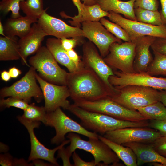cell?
Masks as SVG:
<instances>
[{
    "instance_id": "cell-1",
    "label": "cell",
    "mask_w": 166,
    "mask_h": 166,
    "mask_svg": "<svg viewBox=\"0 0 166 166\" xmlns=\"http://www.w3.org/2000/svg\"><path fill=\"white\" fill-rule=\"evenodd\" d=\"M67 137L70 140V145L65 148L64 147L58 150L57 158L62 159L63 166H73L70 162V158L77 149L90 153L97 166H108L111 164L113 166H122L116 154L99 138H89L86 141L73 132L68 133Z\"/></svg>"
},
{
    "instance_id": "cell-2",
    "label": "cell",
    "mask_w": 166,
    "mask_h": 166,
    "mask_svg": "<svg viewBox=\"0 0 166 166\" xmlns=\"http://www.w3.org/2000/svg\"><path fill=\"white\" fill-rule=\"evenodd\" d=\"M67 86L74 102L94 101L109 97L110 94L99 77L92 70L84 67L69 72Z\"/></svg>"
},
{
    "instance_id": "cell-3",
    "label": "cell",
    "mask_w": 166,
    "mask_h": 166,
    "mask_svg": "<svg viewBox=\"0 0 166 166\" xmlns=\"http://www.w3.org/2000/svg\"><path fill=\"white\" fill-rule=\"evenodd\" d=\"M68 110L81 120L85 128L103 136L106 132L128 127H148V120L133 122L120 120L103 114L86 110L74 104Z\"/></svg>"
},
{
    "instance_id": "cell-4",
    "label": "cell",
    "mask_w": 166,
    "mask_h": 166,
    "mask_svg": "<svg viewBox=\"0 0 166 166\" xmlns=\"http://www.w3.org/2000/svg\"><path fill=\"white\" fill-rule=\"evenodd\" d=\"M46 46H41L30 58L29 64L39 73V75L49 83L67 85L69 73L61 68Z\"/></svg>"
},
{
    "instance_id": "cell-5",
    "label": "cell",
    "mask_w": 166,
    "mask_h": 166,
    "mask_svg": "<svg viewBox=\"0 0 166 166\" xmlns=\"http://www.w3.org/2000/svg\"><path fill=\"white\" fill-rule=\"evenodd\" d=\"M118 92L109 97L122 106L137 110L159 101V92L150 87L138 85H129L118 89Z\"/></svg>"
},
{
    "instance_id": "cell-6",
    "label": "cell",
    "mask_w": 166,
    "mask_h": 166,
    "mask_svg": "<svg viewBox=\"0 0 166 166\" xmlns=\"http://www.w3.org/2000/svg\"><path fill=\"white\" fill-rule=\"evenodd\" d=\"M73 104L86 110L103 114L120 120L133 122L148 120L137 110L128 109L109 97L94 101H76Z\"/></svg>"
},
{
    "instance_id": "cell-7",
    "label": "cell",
    "mask_w": 166,
    "mask_h": 166,
    "mask_svg": "<svg viewBox=\"0 0 166 166\" xmlns=\"http://www.w3.org/2000/svg\"><path fill=\"white\" fill-rule=\"evenodd\" d=\"M44 124L54 128L55 130L56 134L51 140V143L53 144L61 143L65 140L66 134L71 132L82 135L89 138H99V135L86 129L80 124L69 117L60 107L47 113Z\"/></svg>"
},
{
    "instance_id": "cell-8",
    "label": "cell",
    "mask_w": 166,
    "mask_h": 166,
    "mask_svg": "<svg viewBox=\"0 0 166 166\" xmlns=\"http://www.w3.org/2000/svg\"><path fill=\"white\" fill-rule=\"evenodd\" d=\"M36 73L35 69L31 66L21 79L11 85L4 87L1 89V97H14L29 102L33 97L37 102H40L43 96L40 87L36 82Z\"/></svg>"
},
{
    "instance_id": "cell-9",
    "label": "cell",
    "mask_w": 166,
    "mask_h": 166,
    "mask_svg": "<svg viewBox=\"0 0 166 166\" xmlns=\"http://www.w3.org/2000/svg\"><path fill=\"white\" fill-rule=\"evenodd\" d=\"M82 51L84 66L92 70L99 77L108 90L110 97L117 93L119 90L112 85L109 80L110 76L114 75V72L105 62L95 45L90 41L85 42Z\"/></svg>"
},
{
    "instance_id": "cell-10",
    "label": "cell",
    "mask_w": 166,
    "mask_h": 166,
    "mask_svg": "<svg viewBox=\"0 0 166 166\" xmlns=\"http://www.w3.org/2000/svg\"><path fill=\"white\" fill-rule=\"evenodd\" d=\"M136 44L134 42H114L110 46L109 53L103 58L112 69L127 73H135L133 66Z\"/></svg>"
},
{
    "instance_id": "cell-11",
    "label": "cell",
    "mask_w": 166,
    "mask_h": 166,
    "mask_svg": "<svg viewBox=\"0 0 166 166\" xmlns=\"http://www.w3.org/2000/svg\"><path fill=\"white\" fill-rule=\"evenodd\" d=\"M163 135L157 130L145 127L117 129L107 132L103 136L115 143L122 145L132 142L152 144Z\"/></svg>"
},
{
    "instance_id": "cell-12",
    "label": "cell",
    "mask_w": 166,
    "mask_h": 166,
    "mask_svg": "<svg viewBox=\"0 0 166 166\" xmlns=\"http://www.w3.org/2000/svg\"><path fill=\"white\" fill-rule=\"evenodd\" d=\"M108 17L110 20L118 24L126 31L131 41L136 38L145 36L166 38L165 24L155 26L132 20L112 11L109 12Z\"/></svg>"
},
{
    "instance_id": "cell-13",
    "label": "cell",
    "mask_w": 166,
    "mask_h": 166,
    "mask_svg": "<svg viewBox=\"0 0 166 166\" xmlns=\"http://www.w3.org/2000/svg\"><path fill=\"white\" fill-rule=\"evenodd\" d=\"M114 75L109 78L110 84L117 89L129 85H138L157 90H166V78L150 75L146 73H125L114 72Z\"/></svg>"
},
{
    "instance_id": "cell-14",
    "label": "cell",
    "mask_w": 166,
    "mask_h": 166,
    "mask_svg": "<svg viewBox=\"0 0 166 166\" xmlns=\"http://www.w3.org/2000/svg\"><path fill=\"white\" fill-rule=\"evenodd\" d=\"M36 77L43 94L45 102L44 107L47 113L53 111L59 107L68 110L71 104L67 99L70 96L67 86L48 82L37 73Z\"/></svg>"
},
{
    "instance_id": "cell-15",
    "label": "cell",
    "mask_w": 166,
    "mask_h": 166,
    "mask_svg": "<svg viewBox=\"0 0 166 166\" xmlns=\"http://www.w3.org/2000/svg\"><path fill=\"white\" fill-rule=\"evenodd\" d=\"M18 121L27 129L29 134L31 144V151L28 161L30 162L36 159L46 160L55 166H59L57 159L54 157L56 152L70 142L69 140H65L61 144L52 149L45 147L38 140L34 132V129L39 127V121H27L21 116L17 117Z\"/></svg>"
},
{
    "instance_id": "cell-16",
    "label": "cell",
    "mask_w": 166,
    "mask_h": 166,
    "mask_svg": "<svg viewBox=\"0 0 166 166\" xmlns=\"http://www.w3.org/2000/svg\"><path fill=\"white\" fill-rule=\"evenodd\" d=\"M84 37L93 43L104 58L109 53L110 45L114 42L121 43V40L110 32L99 21L85 22L81 23Z\"/></svg>"
},
{
    "instance_id": "cell-17",
    "label": "cell",
    "mask_w": 166,
    "mask_h": 166,
    "mask_svg": "<svg viewBox=\"0 0 166 166\" xmlns=\"http://www.w3.org/2000/svg\"><path fill=\"white\" fill-rule=\"evenodd\" d=\"M47 9H45L37 22L48 36L60 39L72 38L81 41L84 37L82 29L70 26L63 20L49 15L46 12Z\"/></svg>"
},
{
    "instance_id": "cell-18",
    "label": "cell",
    "mask_w": 166,
    "mask_h": 166,
    "mask_svg": "<svg viewBox=\"0 0 166 166\" xmlns=\"http://www.w3.org/2000/svg\"><path fill=\"white\" fill-rule=\"evenodd\" d=\"M47 34L37 22L33 24L29 32L18 40L20 59L22 64L29 66L27 57L37 51Z\"/></svg>"
},
{
    "instance_id": "cell-19",
    "label": "cell",
    "mask_w": 166,
    "mask_h": 166,
    "mask_svg": "<svg viewBox=\"0 0 166 166\" xmlns=\"http://www.w3.org/2000/svg\"><path fill=\"white\" fill-rule=\"evenodd\" d=\"M156 38L149 36L136 38L132 42L136 44L135 57L133 63L136 73H146L153 58L149 48Z\"/></svg>"
},
{
    "instance_id": "cell-20",
    "label": "cell",
    "mask_w": 166,
    "mask_h": 166,
    "mask_svg": "<svg viewBox=\"0 0 166 166\" xmlns=\"http://www.w3.org/2000/svg\"><path fill=\"white\" fill-rule=\"evenodd\" d=\"M122 145L130 148L134 152L136 156L137 166L148 163H159L166 166V158L158 153L152 144L132 142Z\"/></svg>"
},
{
    "instance_id": "cell-21",
    "label": "cell",
    "mask_w": 166,
    "mask_h": 166,
    "mask_svg": "<svg viewBox=\"0 0 166 166\" xmlns=\"http://www.w3.org/2000/svg\"><path fill=\"white\" fill-rule=\"evenodd\" d=\"M37 20L36 19L26 15L16 18H9L4 26L5 35L21 38L29 32L31 25L37 22Z\"/></svg>"
},
{
    "instance_id": "cell-22",
    "label": "cell",
    "mask_w": 166,
    "mask_h": 166,
    "mask_svg": "<svg viewBox=\"0 0 166 166\" xmlns=\"http://www.w3.org/2000/svg\"><path fill=\"white\" fill-rule=\"evenodd\" d=\"M95 0L105 11H112L117 14H121L127 19L137 21L134 8L136 0H129L125 2L121 0Z\"/></svg>"
},
{
    "instance_id": "cell-23",
    "label": "cell",
    "mask_w": 166,
    "mask_h": 166,
    "mask_svg": "<svg viewBox=\"0 0 166 166\" xmlns=\"http://www.w3.org/2000/svg\"><path fill=\"white\" fill-rule=\"evenodd\" d=\"M46 43V47L56 60L65 67L69 72H73L80 69L69 57L66 51L62 46L61 39L49 38L47 39Z\"/></svg>"
},
{
    "instance_id": "cell-24",
    "label": "cell",
    "mask_w": 166,
    "mask_h": 166,
    "mask_svg": "<svg viewBox=\"0 0 166 166\" xmlns=\"http://www.w3.org/2000/svg\"><path fill=\"white\" fill-rule=\"evenodd\" d=\"M18 40L17 36H0V60L20 59Z\"/></svg>"
},
{
    "instance_id": "cell-25",
    "label": "cell",
    "mask_w": 166,
    "mask_h": 166,
    "mask_svg": "<svg viewBox=\"0 0 166 166\" xmlns=\"http://www.w3.org/2000/svg\"><path fill=\"white\" fill-rule=\"evenodd\" d=\"M99 139L108 145L127 166H137L136 156L130 148L111 141L101 135Z\"/></svg>"
},
{
    "instance_id": "cell-26",
    "label": "cell",
    "mask_w": 166,
    "mask_h": 166,
    "mask_svg": "<svg viewBox=\"0 0 166 166\" xmlns=\"http://www.w3.org/2000/svg\"><path fill=\"white\" fill-rule=\"evenodd\" d=\"M85 6L86 12L83 16L74 22L69 21L72 26L80 27L81 24L83 22L99 21L102 18L108 17L109 14V12L103 10L97 3L92 6L85 5Z\"/></svg>"
},
{
    "instance_id": "cell-27",
    "label": "cell",
    "mask_w": 166,
    "mask_h": 166,
    "mask_svg": "<svg viewBox=\"0 0 166 166\" xmlns=\"http://www.w3.org/2000/svg\"><path fill=\"white\" fill-rule=\"evenodd\" d=\"M137 111L148 120H166V106L160 101L139 108Z\"/></svg>"
},
{
    "instance_id": "cell-28",
    "label": "cell",
    "mask_w": 166,
    "mask_h": 166,
    "mask_svg": "<svg viewBox=\"0 0 166 166\" xmlns=\"http://www.w3.org/2000/svg\"><path fill=\"white\" fill-rule=\"evenodd\" d=\"M134 13L137 21L155 26L165 25L160 12L144 9L140 8H134Z\"/></svg>"
},
{
    "instance_id": "cell-29",
    "label": "cell",
    "mask_w": 166,
    "mask_h": 166,
    "mask_svg": "<svg viewBox=\"0 0 166 166\" xmlns=\"http://www.w3.org/2000/svg\"><path fill=\"white\" fill-rule=\"evenodd\" d=\"M20 8L26 16L38 19L44 11L43 0H24Z\"/></svg>"
},
{
    "instance_id": "cell-30",
    "label": "cell",
    "mask_w": 166,
    "mask_h": 166,
    "mask_svg": "<svg viewBox=\"0 0 166 166\" xmlns=\"http://www.w3.org/2000/svg\"><path fill=\"white\" fill-rule=\"evenodd\" d=\"M154 56L153 60L148 67L146 73L155 76H166V55L153 51Z\"/></svg>"
},
{
    "instance_id": "cell-31",
    "label": "cell",
    "mask_w": 166,
    "mask_h": 166,
    "mask_svg": "<svg viewBox=\"0 0 166 166\" xmlns=\"http://www.w3.org/2000/svg\"><path fill=\"white\" fill-rule=\"evenodd\" d=\"M47 113L44 106H38L33 103L29 105L21 116L29 121H41L44 123Z\"/></svg>"
},
{
    "instance_id": "cell-32",
    "label": "cell",
    "mask_w": 166,
    "mask_h": 166,
    "mask_svg": "<svg viewBox=\"0 0 166 166\" xmlns=\"http://www.w3.org/2000/svg\"><path fill=\"white\" fill-rule=\"evenodd\" d=\"M100 21L105 28L117 38L126 42H132L128 33L118 24L112 22L104 17Z\"/></svg>"
},
{
    "instance_id": "cell-33",
    "label": "cell",
    "mask_w": 166,
    "mask_h": 166,
    "mask_svg": "<svg viewBox=\"0 0 166 166\" xmlns=\"http://www.w3.org/2000/svg\"><path fill=\"white\" fill-rule=\"evenodd\" d=\"M24 0H1L0 2V10L4 14L6 15L11 11V18H16L22 16L19 13L20 4Z\"/></svg>"
},
{
    "instance_id": "cell-34",
    "label": "cell",
    "mask_w": 166,
    "mask_h": 166,
    "mask_svg": "<svg viewBox=\"0 0 166 166\" xmlns=\"http://www.w3.org/2000/svg\"><path fill=\"white\" fill-rule=\"evenodd\" d=\"M29 103L24 100L10 97L6 99L2 98L0 100V105L1 107L4 108L13 107L24 111L28 107Z\"/></svg>"
},
{
    "instance_id": "cell-35",
    "label": "cell",
    "mask_w": 166,
    "mask_h": 166,
    "mask_svg": "<svg viewBox=\"0 0 166 166\" xmlns=\"http://www.w3.org/2000/svg\"><path fill=\"white\" fill-rule=\"evenodd\" d=\"M159 3L157 0H136L134 8H140L153 11L158 10Z\"/></svg>"
},
{
    "instance_id": "cell-36",
    "label": "cell",
    "mask_w": 166,
    "mask_h": 166,
    "mask_svg": "<svg viewBox=\"0 0 166 166\" xmlns=\"http://www.w3.org/2000/svg\"><path fill=\"white\" fill-rule=\"evenodd\" d=\"M72 1L73 4L77 8L78 14L72 17L67 15L63 11L61 12L60 14L62 18H70L72 19V21H75L85 14L86 12V9L85 5L83 3H82L80 0H72Z\"/></svg>"
},
{
    "instance_id": "cell-37",
    "label": "cell",
    "mask_w": 166,
    "mask_h": 166,
    "mask_svg": "<svg viewBox=\"0 0 166 166\" xmlns=\"http://www.w3.org/2000/svg\"><path fill=\"white\" fill-rule=\"evenodd\" d=\"M152 144L158 153L166 158V135L159 137Z\"/></svg>"
},
{
    "instance_id": "cell-38",
    "label": "cell",
    "mask_w": 166,
    "mask_h": 166,
    "mask_svg": "<svg viewBox=\"0 0 166 166\" xmlns=\"http://www.w3.org/2000/svg\"><path fill=\"white\" fill-rule=\"evenodd\" d=\"M151 48L153 51L166 55V38H156Z\"/></svg>"
},
{
    "instance_id": "cell-39",
    "label": "cell",
    "mask_w": 166,
    "mask_h": 166,
    "mask_svg": "<svg viewBox=\"0 0 166 166\" xmlns=\"http://www.w3.org/2000/svg\"><path fill=\"white\" fill-rule=\"evenodd\" d=\"M148 127L159 131L163 135H166V120H150Z\"/></svg>"
},
{
    "instance_id": "cell-40",
    "label": "cell",
    "mask_w": 166,
    "mask_h": 166,
    "mask_svg": "<svg viewBox=\"0 0 166 166\" xmlns=\"http://www.w3.org/2000/svg\"><path fill=\"white\" fill-rule=\"evenodd\" d=\"M61 40L62 47L66 51L73 49L82 42L79 39L72 38L71 39L63 38Z\"/></svg>"
},
{
    "instance_id": "cell-41",
    "label": "cell",
    "mask_w": 166,
    "mask_h": 166,
    "mask_svg": "<svg viewBox=\"0 0 166 166\" xmlns=\"http://www.w3.org/2000/svg\"><path fill=\"white\" fill-rule=\"evenodd\" d=\"M74 162L73 166H97L94 160L90 162H86L83 160L79 155L74 151L72 155Z\"/></svg>"
},
{
    "instance_id": "cell-42",
    "label": "cell",
    "mask_w": 166,
    "mask_h": 166,
    "mask_svg": "<svg viewBox=\"0 0 166 166\" xmlns=\"http://www.w3.org/2000/svg\"><path fill=\"white\" fill-rule=\"evenodd\" d=\"M66 51L70 59L79 69H80L84 67V64L82 61L80 57L73 49Z\"/></svg>"
},
{
    "instance_id": "cell-43",
    "label": "cell",
    "mask_w": 166,
    "mask_h": 166,
    "mask_svg": "<svg viewBox=\"0 0 166 166\" xmlns=\"http://www.w3.org/2000/svg\"><path fill=\"white\" fill-rule=\"evenodd\" d=\"M14 160L9 154H1L0 157V164L2 166H13Z\"/></svg>"
},
{
    "instance_id": "cell-44",
    "label": "cell",
    "mask_w": 166,
    "mask_h": 166,
    "mask_svg": "<svg viewBox=\"0 0 166 166\" xmlns=\"http://www.w3.org/2000/svg\"><path fill=\"white\" fill-rule=\"evenodd\" d=\"M161 10L160 11L164 24L166 25V0H160Z\"/></svg>"
},
{
    "instance_id": "cell-45",
    "label": "cell",
    "mask_w": 166,
    "mask_h": 166,
    "mask_svg": "<svg viewBox=\"0 0 166 166\" xmlns=\"http://www.w3.org/2000/svg\"><path fill=\"white\" fill-rule=\"evenodd\" d=\"M8 72L11 78H17L22 73L21 70L14 67L10 68L9 69Z\"/></svg>"
},
{
    "instance_id": "cell-46",
    "label": "cell",
    "mask_w": 166,
    "mask_h": 166,
    "mask_svg": "<svg viewBox=\"0 0 166 166\" xmlns=\"http://www.w3.org/2000/svg\"><path fill=\"white\" fill-rule=\"evenodd\" d=\"M29 162H27L23 159L14 160L13 166H33L32 163H28Z\"/></svg>"
},
{
    "instance_id": "cell-47",
    "label": "cell",
    "mask_w": 166,
    "mask_h": 166,
    "mask_svg": "<svg viewBox=\"0 0 166 166\" xmlns=\"http://www.w3.org/2000/svg\"><path fill=\"white\" fill-rule=\"evenodd\" d=\"M40 159H35L32 161V163L33 165L35 166H53L54 165L51 163L50 164L45 163L42 160H40Z\"/></svg>"
},
{
    "instance_id": "cell-48",
    "label": "cell",
    "mask_w": 166,
    "mask_h": 166,
    "mask_svg": "<svg viewBox=\"0 0 166 166\" xmlns=\"http://www.w3.org/2000/svg\"><path fill=\"white\" fill-rule=\"evenodd\" d=\"M1 77L2 80L6 82L9 81L11 78L9 72L5 70L1 72Z\"/></svg>"
},
{
    "instance_id": "cell-49",
    "label": "cell",
    "mask_w": 166,
    "mask_h": 166,
    "mask_svg": "<svg viewBox=\"0 0 166 166\" xmlns=\"http://www.w3.org/2000/svg\"><path fill=\"white\" fill-rule=\"evenodd\" d=\"M159 101L166 106V90H161L159 92Z\"/></svg>"
},
{
    "instance_id": "cell-50",
    "label": "cell",
    "mask_w": 166,
    "mask_h": 166,
    "mask_svg": "<svg viewBox=\"0 0 166 166\" xmlns=\"http://www.w3.org/2000/svg\"><path fill=\"white\" fill-rule=\"evenodd\" d=\"M83 3L86 6H92L97 3L95 0H82Z\"/></svg>"
},
{
    "instance_id": "cell-51",
    "label": "cell",
    "mask_w": 166,
    "mask_h": 166,
    "mask_svg": "<svg viewBox=\"0 0 166 166\" xmlns=\"http://www.w3.org/2000/svg\"><path fill=\"white\" fill-rule=\"evenodd\" d=\"M0 34L2 36H6L4 33V26H3L1 20L0 21Z\"/></svg>"
}]
</instances>
